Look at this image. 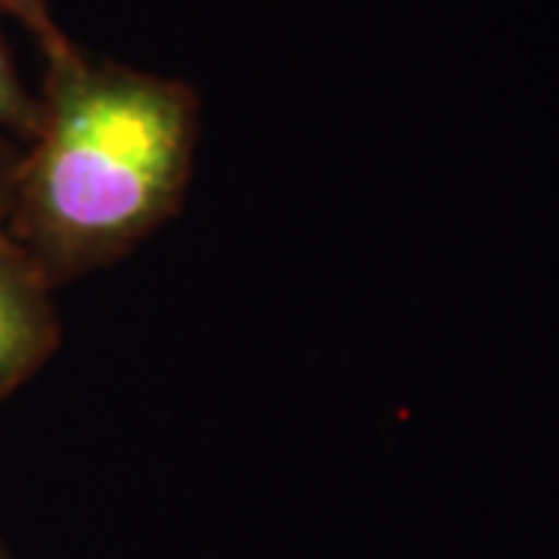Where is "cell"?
Wrapping results in <instances>:
<instances>
[{
  "instance_id": "5b68a950",
  "label": "cell",
  "mask_w": 559,
  "mask_h": 559,
  "mask_svg": "<svg viewBox=\"0 0 559 559\" xmlns=\"http://www.w3.org/2000/svg\"><path fill=\"white\" fill-rule=\"evenodd\" d=\"M25 143L0 134V227H7L16 197V178H20V162Z\"/></svg>"
},
{
  "instance_id": "8992f818",
  "label": "cell",
  "mask_w": 559,
  "mask_h": 559,
  "mask_svg": "<svg viewBox=\"0 0 559 559\" xmlns=\"http://www.w3.org/2000/svg\"><path fill=\"white\" fill-rule=\"evenodd\" d=\"M0 559H16V557H13V550H10V547L3 544V538H0Z\"/></svg>"
},
{
  "instance_id": "6da1fadb",
  "label": "cell",
  "mask_w": 559,
  "mask_h": 559,
  "mask_svg": "<svg viewBox=\"0 0 559 559\" xmlns=\"http://www.w3.org/2000/svg\"><path fill=\"white\" fill-rule=\"evenodd\" d=\"M197 146L200 97L187 81L72 47L44 66L7 230L53 289L112 267L178 215Z\"/></svg>"
},
{
  "instance_id": "7a4b0ae2",
  "label": "cell",
  "mask_w": 559,
  "mask_h": 559,
  "mask_svg": "<svg viewBox=\"0 0 559 559\" xmlns=\"http://www.w3.org/2000/svg\"><path fill=\"white\" fill-rule=\"evenodd\" d=\"M53 293L38 264L0 227V401L32 380L60 348Z\"/></svg>"
},
{
  "instance_id": "3957f363",
  "label": "cell",
  "mask_w": 559,
  "mask_h": 559,
  "mask_svg": "<svg viewBox=\"0 0 559 559\" xmlns=\"http://www.w3.org/2000/svg\"><path fill=\"white\" fill-rule=\"evenodd\" d=\"M40 124V94L22 81L13 53L0 38V134L28 143Z\"/></svg>"
},
{
  "instance_id": "277c9868",
  "label": "cell",
  "mask_w": 559,
  "mask_h": 559,
  "mask_svg": "<svg viewBox=\"0 0 559 559\" xmlns=\"http://www.w3.org/2000/svg\"><path fill=\"white\" fill-rule=\"evenodd\" d=\"M0 13L20 22L22 28L35 38L38 50L44 53V62L57 60L75 44L60 28V22L50 10V0H0Z\"/></svg>"
}]
</instances>
